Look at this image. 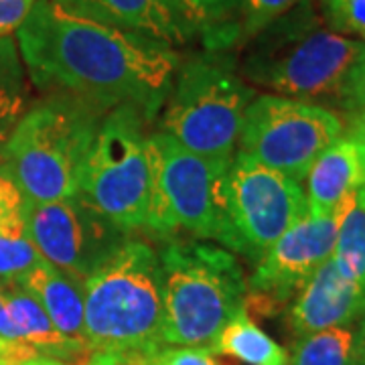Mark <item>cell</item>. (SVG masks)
<instances>
[{
    "label": "cell",
    "mask_w": 365,
    "mask_h": 365,
    "mask_svg": "<svg viewBox=\"0 0 365 365\" xmlns=\"http://www.w3.org/2000/svg\"><path fill=\"white\" fill-rule=\"evenodd\" d=\"M339 104L349 112H359L365 108V43L347 76Z\"/></svg>",
    "instance_id": "484cf974"
},
{
    "label": "cell",
    "mask_w": 365,
    "mask_h": 365,
    "mask_svg": "<svg viewBox=\"0 0 365 365\" xmlns=\"http://www.w3.org/2000/svg\"><path fill=\"white\" fill-rule=\"evenodd\" d=\"M148 146L153 197L144 230L163 240L185 232L230 248L232 235L223 201L227 169L211 165L165 132H150Z\"/></svg>",
    "instance_id": "52a82bcc"
},
{
    "label": "cell",
    "mask_w": 365,
    "mask_h": 365,
    "mask_svg": "<svg viewBox=\"0 0 365 365\" xmlns=\"http://www.w3.org/2000/svg\"><path fill=\"white\" fill-rule=\"evenodd\" d=\"M67 13L93 23L148 35L170 47L197 37L175 0H55Z\"/></svg>",
    "instance_id": "5bb4252c"
},
{
    "label": "cell",
    "mask_w": 365,
    "mask_h": 365,
    "mask_svg": "<svg viewBox=\"0 0 365 365\" xmlns=\"http://www.w3.org/2000/svg\"><path fill=\"white\" fill-rule=\"evenodd\" d=\"M106 114L66 93H47L26 110L0 155L26 201L47 203L78 195Z\"/></svg>",
    "instance_id": "277c9868"
},
{
    "label": "cell",
    "mask_w": 365,
    "mask_h": 365,
    "mask_svg": "<svg viewBox=\"0 0 365 365\" xmlns=\"http://www.w3.org/2000/svg\"><path fill=\"white\" fill-rule=\"evenodd\" d=\"M2 170H4V167H2V163H0V175H2Z\"/></svg>",
    "instance_id": "e575fe53"
},
{
    "label": "cell",
    "mask_w": 365,
    "mask_h": 365,
    "mask_svg": "<svg viewBox=\"0 0 365 365\" xmlns=\"http://www.w3.org/2000/svg\"><path fill=\"white\" fill-rule=\"evenodd\" d=\"M155 365H217L209 347H163Z\"/></svg>",
    "instance_id": "4316f807"
},
{
    "label": "cell",
    "mask_w": 365,
    "mask_h": 365,
    "mask_svg": "<svg viewBox=\"0 0 365 365\" xmlns=\"http://www.w3.org/2000/svg\"><path fill=\"white\" fill-rule=\"evenodd\" d=\"M307 205L311 215H335L345 197L365 185L364 167L349 136H339L313 163L307 177Z\"/></svg>",
    "instance_id": "2e32d148"
},
{
    "label": "cell",
    "mask_w": 365,
    "mask_h": 365,
    "mask_svg": "<svg viewBox=\"0 0 365 365\" xmlns=\"http://www.w3.org/2000/svg\"><path fill=\"white\" fill-rule=\"evenodd\" d=\"M19 51L33 83L110 112L140 110L150 122L163 110L181 55L163 41L100 25L35 0L16 31Z\"/></svg>",
    "instance_id": "6da1fadb"
},
{
    "label": "cell",
    "mask_w": 365,
    "mask_h": 365,
    "mask_svg": "<svg viewBox=\"0 0 365 365\" xmlns=\"http://www.w3.org/2000/svg\"><path fill=\"white\" fill-rule=\"evenodd\" d=\"M23 205H25V195L21 193L16 182L11 179V175L4 169L0 175V223L21 213Z\"/></svg>",
    "instance_id": "f546056e"
},
{
    "label": "cell",
    "mask_w": 365,
    "mask_h": 365,
    "mask_svg": "<svg viewBox=\"0 0 365 365\" xmlns=\"http://www.w3.org/2000/svg\"><path fill=\"white\" fill-rule=\"evenodd\" d=\"M288 365H357L355 333L347 327H331L300 337Z\"/></svg>",
    "instance_id": "44dd1931"
},
{
    "label": "cell",
    "mask_w": 365,
    "mask_h": 365,
    "mask_svg": "<svg viewBox=\"0 0 365 365\" xmlns=\"http://www.w3.org/2000/svg\"><path fill=\"white\" fill-rule=\"evenodd\" d=\"M88 351L163 349V297L157 250L126 240L83 282Z\"/></svg>",
    "instance_id": "5b68a950"
},
{
    "label": "cell",
    "mask_w": 365,
    "mask_h": 365,
    "mask_svg": "<svg viewBox=\"0 0 365 365\" xmlns=\"http://www.w3.org/2000/svg\"><path fill=\"white\" fill-rule=\"evenodd\" d=\"M157 256L163 343L209 347L244 311L248 278L235 254L199 240H165Z\"/></svg>",
    "instance_id": "3957f363"
},
{
    "label": "cell",
    "mask_w": 365,
    "mask_h": 365,
    "mask_svg": "<svg viewBox=\"0 0 365 365\" xmlns=\"http://www.w3.org/2000/svg\"><path fill=\"white\" fill-rule=\"evenodd\" d=\"M2 292L19 347L66 364H81L83 359H88V347L61 335L39 300L31 292H26L21 284L2 287Z\"/></svg>",
    "instance_id": "9a60e30c"
},
{
    "label": "cell",
    "mask_w": 365,
    "mask_h": 365,
    "mask_svg": "<svg viewBox=\"0 0 365 365\" xmlns=\"http://www.w3.org/2000/svg\"><path fill=\"white\" fill-rule=\"evenodd\" d=\"M35 0H0V37H11L31 13Z\"/></svg>",
    "instance_id": "f1b7e54d"
},
{
    "label": "cell",
    "mask_w": 365,
    "mask_h": 365,
    "mask_svg": "<svg viewBox=\"0 0 365 365\" xmlns=\"http://www.w3.org/2000/svg\"><path fill=\"white\" fill-rule=\"evenodd\" d=\"M331 260L345 278L365 284V185L351 191L337 209V237Z\"/></svg>",
    "instance_id": "d6986e66"
},
{
    "label": "cell",
    "mask_w": 365,
    "mask_h": 365,
    "mask_svg": "<svg viewBox=\"0 0 365 365\" xmlns=\"http://www.w3.org/2000/svg\"><path fill=\"white\" fill-rule=\"evenodd\" d=\"M339 136L343 122L333 110L266 93L248 106L237 150L300 182L321 153Z\"/></svg>",
    "instance_id": "9c48e42d"
},
{
    "label": "cell",
    "mask_w": 365,
    "mask_h": 365,
    "mask_svg": "<svg viewBox=\"0 0 365 365\" xmlns=\"http://www.w3.org/2000/svg\"><path fill=\"white\" fill-rule=\"evenodd\" d=\"M355 355H357V365H365V311L361 314L359 333L355 335Z\"/></svg>",
    "instance_id": "d6a6232c"
},
{
    "label": "cell",
    "mask_w": 365,
    "mask_h": 365,
    "mask_svg": "<svg viewBox=\"0 0 365 365\" xmlns=\"http://www.w3.org/2000/svg\"><path fill=\"white\" fill-rule=\"evenodd\" d=\"M26 112V93H13L0 90V155L4 144L9 143L11 134L16 128L19 120Z\"/></svg>",
    "instance_id": "d4e9b609"
},
{
    "label": "cell",
    "mask_w": 365,
    "mask_h": 365,
    "mask_svg": "<svg viewBox=\"0 0 365 365\" xmlns=\"http://www.w3.org/2000/svg\"><path fill=\"white\" fill-rule=\"evenodd\" d=\"M39 262L43 258L29 237L23 211L0 223V287L19 284Z\"/></svg>",
    "instance_id": "7402d4cb"
},
{
    "label": "cell",
    "mask_w": 365,
    "mask_h": 365,
    "mask_svg": "<svg viewBox=\"0 0 365 365\" xmlns=\"http://www.w3.org/2000/svg\"><path fill=\"white\" fill-rule=\"evenodd\" d=\"M2 357H41V355H35V353L25 351L23 347H19V343L14 339L13 325L9 321V313H6L4 292L0 287V359Z\"/></svg>",
    "instance_id": "4dcf8cb0"
},
{
    "label": "cell",
    "mask_w": 365,
    "mask_h": 365,
    "mask_svg": "<svg viewBox=\"0 0 365 365\" xmlns=\"http://www.w3.org/2000/svg\"><path fill=\"white\" fill-rule=\"evenodd\" d=\"M209 51H227L240 43L242 0H175Z\"/></svg>",
    "instance_id": "ffe728a7"
},
{
    "label": "cell",
    "mask_w": 365,
    "mask_h": 365,
    "mask_svg": "<svg viewBox=\"0 0 365 365\" xmlns=\"http://www.w3.org/2000/svg\"><path fill=\"white\" fill-rule=\"evenodd\" d=\"M254 88L227 51L181 59L163 106L160 130L215 167L230 169Z\"/></svg>",
    "instance_id": "8992f818"
},
{
    "label": "cell",
    "mask_w": 365,
    "mask_h": 365,
    "mask_svg": "<svg viewBox=\"0 0 365 365\" xmlns=\"http://www.w3.org/2000/svg\"><path fill=\"white\" fill-rule=\"evenodd\" d=\"M244 45L237 71L250 86L302 102H339L364 41L333 31L314 0H302Z\"/></svg>",
    "instance_id": "7a4b0ae2"
},
{
    "label": "cell",
    "mask_w": 365,
    "mask_h": 365,
    "mask_svg": "<svg viewBox=\"0 0 365 365\" xmlns=\"http://www.w3.org/2000/svg\"><path fill=\"white\" fill-rule=\"evenodd\" d=\"M351 138V143L357 148V155L361 160V167H364V177H365V108L357 112V116L353 120L351 130L347 134Z\"/></svg>",
    "instance_id": "1f68e13d"
},
{
    "label": "cell",
    "mask_w": 365,
    "mask_h": 365,
    "mask_svg": "<svg viewBox=\"0 0 365 365\" xmlns=\"http://www.w3.org/2000/svg\"><path fill=\"white\" fill-rule=\"evenodd\" d=\"M140 110L120 106L102 120L93 140L79 195L120 230H144L153 197V158Z\"/></svg>",
    "instance_id": "ba28073f"
},
{
    "label": "cell",
    "mask_w": 365,
    "mask_h": 365,
    "mask_svg": "<svg viewBox=\"0 0 365 365\" xmlns=\"http://www.w3.org/2000/svg\"><path fill=\"white\" fill-rule=\"evenodd\" d=\"M321 13L333 31L365 43V0H321Z\"/></svg>",
    "instance_id": "cb8c5ba5"
},
{
    "label": "cell",
    "mask_w": 365,
    "mask_h": 365,
    "mask_svg": "<svg viewBox=\"0 0 365 365\" xmlns=\"http://www.w3.org/2000/svg\"><path fill=\"white\" fill-rule=\"evenodd\" d=\"M230 222V252L258 262L309 213L300 182L268 169L244 153H235L223 181Z\"/></svg>",
    "instance_id": "30bf717a"
},
{
    "label": "cell",
    "mask_w": 365,
    "mask_h": 365,
    "mask_svg": "<svg viewBox=\"0 0 365 365\" xmlns=\"http://www.w3.org/2000/svg\"><path fill=\"white\" fill-rule=\"evenodd\" d=\"M39 300L45 313L49 314L53 325L59 329L67 339L83 341V287L57 270L49 262H39L25 278L19 282Z\"/></svg>",
    "instance_id": "e0dca14e"
},
{
    "label": "cell",
    "mask_w": 365,
    "mask_h": 365,
    "mask_svg": "<svg viewBox=\"0 0 365 365\" xmlns=\"http://www.w3.org/2000/svg\"><path fill=\"white\" fill-rule=\"evenodd\" d=\"M365 311V284L353 282L329 260L300 288L288 311V327L300 339L331 327H345Z\"/></svg>",
    "instance_id": "4fadbf2b"
},
{
    "label": "cell",
    "mask_w": 365,
    "mask_h": 365,
    "mask_svg": "<svg viewBox=\"0 0 365 365\" xmlns=\"http://www.w3.org/2000/svg\"><path fill=\"white\" fill-rule=\"evenodd\" d=\"M160 349H126V351H93L86 365H155Z\"/></svg>",
    "instance_id": "83f0119b"
},
{
    "label": "cell",
    "mask_w": 365,
    "mask_h": 365,
    "mask_svg": "<svg viewBox=\"0 0 365 365\" xmlns=\"http://www.w3.org/2000/svg\"><path fill=\"white\" fill-rule=\"evenodd\" d=\"M23 220L41 258L81 287L132 237L91 207L79 193L47 203L25 199Z\"/></svg>",
    "instance_id": "8fae6325"
},
{
    "label": "cell",
    "mask_w": 365,
    "mask_h": 365,
    "mask_svg": "<svg viewBox=\"0 0 365 365\" xmlns=\"http://www.w3.org/2000/svg\"><path fill=\"white\" fill-rule=\"evenodd\" d=\"M302 0H242L240 9V43L244 45L264 26L294 9Z\"/></svg>",
    "instance_id": "603a6c76"
},
{
    "label": "cell",
    "mask_w": 365,
    "mask_h": 365,
    "mask_svg": "<svg viewBox=\"0 0 365 365\" xmlns=\"http://www.w3.org/2000/svg\"><path fill=\"white\" fill-rule=\"evenodd\" d=\"M209 349L248 365H288L287 349L266 335L246 311L235 314L223 327Z\"/></svg>",
    "instance_id": "ac0fdd59"
},
{
    "label": "cell",
    "mask_w": 365,
    "mask_h": 365,
    "mask_svg": "<svg viewBox=\"0 0 365 365\" xmlns=\"http://www.w3.org/2000/svg\"><path fill=\"white\" fill-rule=\"evenodd\" d=\"M335 237L337 213L329 217L307 213L256 262L244 311L262 317L278 313L333 256Z\"/></svg>",
    "instance_id": "7c38bea8"
},
{
    "label": "cell",
    "mask_w": 365,
    "mask_h": 365,
    "mask_svg": "<svg viewBox=\"0 0 365 365\" xmlns=\"http://www.w3.org/2000/svg\"><path fill=\"white\" fill-rule=\"evenodd\" d=\"M88 361V359H86ZM86 361H81V364H66V365H86Z\"/></svg>",
    "instance_id": "836d02e7"
}]
</instances>
